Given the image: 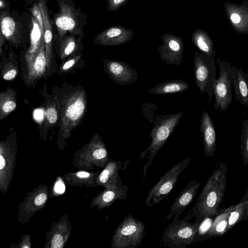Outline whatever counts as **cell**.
Masks as SVG:
<instances>
[{"instance_id": "cell-4", "label": "cell", "mask_w": 248, "mask_h": 248, "mask_svg": "<svg viewBox=\"0 0 248 248\" xmlns=\"http://www.w3.org/2000/svg\"><path fill=\"white\" fill-rule=\"evenodd\" d=\"M0 31L6 41L15 47H24L30 41L31 14L10 11L9 7L0 10Z\"/></svg>"}, {"instance_id": "cell-24", "label": "cell", "mask_w": 248, "mask_h": 248, "mask_svg": "<svg viewBox=\"0 0 248 248\" xmlns=\"http://www.w3.org/2000/svg\"><path fill=\"white\" fill-rule=\"evenodd\" d=\"M0 77L5 81H11L15 79L18 73L17 57L12 49L9 52L8 57H0Z\"/></svg>"}, {"instance_id": "cell-23", "label": "cell", "mask_w": 248, "mask_h": 248, "mask_svg": "<svg viewBox=\"0 0 248 248\" xmlns=\"http://www.w3.org/2000/svg\"><path fill=\"white\" fill-rule=\"evenodd\" d=\"M189 87L188 83L182 79H174L158 83L151 88L149 92L155 95L181 93Z\"/></svg>"}, {"instance_id": "cell-22", "label": "cell", "mask_w": 248, "mask_h": 248, "mask_svg": "<svg viewBox=\"0 0 248 248\" xmlns=\"http://www.w3.org/2000/svg\"><path fill=\"white\" fill-rule=\"evenodd\" d=\"M233 207L234 205L231 206L216 216L206 232L205 236H207V238L220 236L227 232L229 217Z\"/></svg>"}, {"instance_id": "cell-1", "label": "cell", "mask_w": 248, "mask_h": 248, "mask_svg": "<svg viewBox=\"0 0 248 248\" xmlns=\"http://www.w3.org/2000/svg\"><path fill=\"white\" fill-rule=\"evenodd\" d=\"M227 171L226 164L220 162L208 179L191 210V217H195V222L201 224L204 220L219 214L218 207L226 191Z\"/></svg>"}, {"instance_id": "cell-14", "label": "cell", "mask_w": 248, "mask_h": 248, "mask_svg": "<svg viewBox=\"0 0 248 248\" xmlns=\"http://www.w3.org/2000/svg\"><path fill=\"white\" fill-rule=\"evenodd\" d=\"M26 64V72L22 76V79L27 86L33 87L42 78H47L45 44L35 57Z\"/></svg>"}, {"instance_id": "cell-32", "label": "cell", "mask_w": 248, "mask_h": 248, "mask_svg": "<svg viewBox=\"0 0 248 248\" xmlns=\"http://www.w3.org/2000/svg\"><path fill=\"white\" fill-rule=\"evenodd\" d=\"M63 244V238L61 235L56 234L52 240L51 247L53 248H61Z\"/></svg>"}, {"instance_id": "cell-10", "label": "cell", "mask_w": 248, "mask_h": 248, "mask_svg": "<svg viewBox=\"0 0 248 248\" xmlns=\"http://www.w3.org/2000/svg\"><path fill=\"white\" fill-rule=\"evenodd\" d=\"M190 158H185L168 170L151 189L145 200L144 206L150 207L159 203L173 189L178 176L189 164Z\"/></svg>"}, {"instance_id": "cell-12", "label": "cell", "mask_w": 248, "mask_h": 248, "mask_svg": "<svg viewBox=\"0 0 248 248\" xmlns=\"http://www.w3.org/2000/svg\"><path fill=\"white\" fill-rule=\"evenodd\" d=\"M42 15L44 43L46 60L47 77H51L57 72V63L53 50V22L50 18L46 0H38Z\"/></svg>"}, {"instance_id": "cell-13", "label": "cell", "mask_w": 248, "mask_h": 248, "mask_svg": "<svg viewBox=\"0 0 248 248\" xmlns=\"http://www.w3.org/2000/svg\"><path fill=\"white\" fill-rule=\"evenodd\" d=\"M104 70L113 82L120 85H129L137 81L138 74L129 63L116 60H102Z\"/></svg>"}, {"instance_id": "cell-26", "label": "cell", "mask_w": 248, "mask_h": 248, "mask_svg": "<svg viewBox=\"0 0 248 248\" xmlns=\"http://www.w3.org/2000/svg\"><path fill=\"white\" fill-rule=\"evenodd\" d=\"M248 206V192L247 191L243 199L234 207L231 211L228 219L227 232L238 222L243 219Z\"/></svg>"}, {"instance_id": "cell-39", "label": "cell", "mask_w": 248, "mask_h": 248, "mask_svg": "<svg viewBox=\"0 0 248 248\" xmlns=\"http://www.w3.org/2000/svg\"><path fill=\"white\" fill-rule=\"evenodd\" d=\"M124 0H112V2L114 4H118L122 3V2H123Z\"/></svg>"}, {"instance_id": "cell-18", "label": "cell", "mask_w": 248, "mask_h": 248, "mask_svg": "<svg viewBox=\"0 0 248 248\" xmlns=\"http://www.w3.org/2000/svg\"><path fill=\"white\" fill-rule=\"evenodd\" d=\"M82 38L73 34H66L59 44L58 55L63 61L80 53L84 48Z\"/></svg>"}, {"instance_id": "cell-27", "label": "cell", "mask_w": 248, "mask_h": 248, "mask_svg": "<svg viewBox=\"0 0 248 248\" xmlns=\"http://www.w3.org/2000/svg\"><path fill=\"white\" fill-rule=\"evenodd\" d=\"M194 44L202 53L214 57L216 51L209 38L204 35H199L194 39Z\"/></svg>"}, {"instance_id": "cell-17", "label": "cell", "mask_w": 248, "mask_h": 248, "mask_svg": "<svg viewBox=\"0 0 248 248\" xmlns=\"http://www.w3.org/2000/svg\"><path fill=\"white\" fill-rule=\"evenodd\" d=\"M232 86L235 98L241 104L248 108V70L237 68L232 65Z\"/></svg>"}, {"instance_id": "cell-19", "label": "cell", "mask_w": 248, "mask_h": 248, "mask_svg": "<svg viewBox=\"0 0 248 248\" xmlns=\"http://www.w3.org/2000/svg\"><path fill=\"white\" fill-rule=\"evenodd\" d=\"M160 57L168 64L180 66L182 62L183 47L182 44L171 39L159 49Z\"/></svg>"}, {"instance_id": "cell-31", "label": "cell", "mask_w": 248, "mask_h": 248, "mask_svg": "<svg viewBox=\"0 0 248 248\" xmlns=\"http://www.w3.org/2000/svg\"><path fill=\"white\" fill-rule=\"evenodd\" d=\"M242 14H240L238 10H233L230 13V19L233 24L237 27L240 28L241 26Z\"/></svg>"}, {"instance_id": "cell-36", "label": "cell", "mask_w": 248, "mask_h": 248, "mask_svg": "<svg viewBox=\"0 0 248 248\" xmlns=\"http://www.w3.org/2000/svg\"><path fill=\"white\" fill-rule=\"evenodd\" d=\"M77 176L81 178H85L89 176L90 174L85 171H79L77 173Z\"/></svg>"}, {"instance_id": "cell-35", "label": "cell", "mask_w": 248, "mask_h": 248, "mask_svg": "<svg viewBox=\"0 0 248 248\" xmlns=\"http://www.w3.org/2000/svg\"><path fill=\"white\" fill-rule=\"evenodd\" d=\"M9 7L8 4L7 3L6 0H0V10L4 9Z\"/></svg>"}, {"instance_id": "cell-30", "label": "cell", "mask_w": 248, "mask_h": 248, "mask_svg": "<svg viewBox=\"0 0 248 248\" xmlns=\"http://www.w3.org/2000/svg\"><path fill=\"white\" fill-rule=\"evenodd\" d=\"M93 155L94 158L97 160H106L108 156L107 151L102 142L93 151Z\"/></svg>"}, {"instance_id": "cell-2", "label": "cell", "mask_w": 248, "mask_h": 248, "mask_svg": "<svg viewBox=\"0 0 248 248\" xmlns=\"http://www.w3.org/2000/svg\"><path fill=\"white\" fill-rule=\"evenodd\" d=\"M65 88L60 95L53 94L59 107V133L62 137L70 135L81 124L87 108V93L82 87Z\"/></svg>"}, {"instance_id": "cell-25", "label": "cell", "mask_w": 248, "mask_h": 248, "mask_svg": "<svg viewBox=\"0 0 248 248\" xmlns=\"http://www.w3.org/2000/svg\"><path fill=\"white\" fill-rule=\"evenodd\" d=\"M17 92L9 88L0 93V121L14 111L17 106Z\"/></svg>"}, {"instance_id": "cell-37", "label": "cell", "mask_w": 248, "mask_h": 248, "mask_svg": "<svg viewBox=\"0 0 248 248\" xmlns=\"http://www.w3.org/2000/svg\"><path fill=\"white\" fill-rule=\"evenodd\" d=\"M5 165V161L3 156L2 155H0V170H2Z\"/></svg>"}, {"instance_id": "cell-28", "label": "cell", "mask_w": 248, "mask_h": 248, "mask_svg": "<svg viewBox=\"0 0 248 248\" xmlns=\"http://www.w3.org/2000/svg\"><path fill=\"white\" fill-rule=\"evenodd\" d=\"M240 142L243 166L246 167L248 164V119L242 123V133Z\"/></svg>"}, {"instance_id": "cell-15", "label": "cell", "mask_w": 248, "mask_h": 248, "mask_svg": "<svg viewBox=\"0 0 248 248\" xmlns=\"http://www.w3.org/2000/svg\"><path fill=\"white\" fill-rule=\"evenodd\" d=\"M200 184L197 179H193L188 183L170 208V212L166 216V219L172 218V221H174L179 218L183 212L195 197Z\"/></svg>"}, {"instance_id": "cell-7", "label": "cell", "mask_w": 248, "mask_h": 248, "mask_svg": "<svg viewBox=\"0 0 248 248\" xmlns=\"http://www.w3.org/2000/svg\"><path fill=\"white\" fill-rule=\"evenodd\" d=\"M144 223L131 214L125 217L117 227L111 246L114 248H135L142 244L145 234Z\"/></svg>"}, {"instance_id": "cell-29", "label": "cell", "mask_w": 248, "mask_h": 248, "mask_svg": "<svg viewBox=\"0 0 248 248\" xmlns=\"http://www.w3.org/2000/svg\"><path fill=\"white\" fill-rule=\"evenodd\" d=\"M82 54L80 53L63 61L58 71L60 74L66 73L74 69L78 63L81 61Z\"/></svg>"}, {"instance_id": "cell-34", "label": "cell", "mask_w": 248, "mask_h": 248, "mask_svg": "<svg viewBox=\"0 0 248 248\" xmlns=\"http://www.w3.org/2000/svg\"><path fill=\"white\" fill-rule=\"evenodd\" d=\"M54 190L58 193H63L65 191V186L63 183L61 181L57 182L55 185Z\"/></svg>"}, {"instance_id": "cell-9", "label": "cell", "mask_w": 248, "mask_h": 248, "mask_svg": "<svg viewBox=\"0 0 248 248\" xmlns=\"http://www.w3.org/2000/svg\"><path fill=\"white\" fill-rule=\"evenodd\" d=\"M219 65V77L216 79L213 86L215 97L214 109L219 108L226 111L229 108L232 101V69L230 62H226L217 58Z\"/></svg>"}, {"instance_id": "cell-16", "label": "cell", "mask_w": 248, "mask_h": 248, "mask_svg": "<svg viewBox=\"0 0 248 248\" xmlns=\"http://www.w3.org/2000/svg\"><path fill=\"white\" fill-rule=\"evenodd\" d=\"M200 130L202 137L204 155L206 157H212L217 147L216 134L213 121L207 111H202Z\"/></svg>"}, {"instance_id": "cell-20", "label": "cell", "mask_w": 248, "mask_h": 248, "mask_svg": "<svg viewBox=\"0 0 248 248\" xmlns=\"http://www.w3.org/2000/svg\"><path fill=\"white\" fill-rule=\"evenodd\" d=\"M45 115L40 125L43 133L47 132L59 124V111L56 99L54 95L49 99H46Z\"/></svg>"}, {"instance_id": "cell-38", "label": "cell", "mask_w": 248, "mask_h": 248, "mask_svg": "<svg viewBox=\"0 0 248 248\" xmlns=\"http://www.w3.org/2000/svg\"><path fill=\"white\" fill-rule=\"evenodd\" d=\"M247 191L248 192V189ZM243 220H247L248 221V206L247 207V209L246 210L245 214L243 218Z\"/></svg>"}, {"instance_id": "cell-11", "label": "cell", "mask_w": 248, "mask_h": 248, "mask_svg": "<svg viewBox=\"0 0 248 248\" xmlns=\"http://www.w3.org/2000/svg\"><path fill=\"white\" fill-rule=\"evenodd\" d=\"M31 14L30 45L26 50L24 56L26 63L35 57L45 44L43 17L38 3L35 2L32 5Z\"/></svg>"}, {"instance_id": "cell-40", "label": "cell", "mask_w": 248, "mask_h": 248, "mask_svg": "<svg viewBox=\"0 0 248 248\" xmlns=\"http://www.w3.org/2000/svg\"><path fill=\"white\" fill-rule=\"evenodd\" d=\"M26 2L28 5H31L32 4L34 0H22Z\"/></svg>"}, {"instance_id": "cell-5", "label": "cell", "mask_w": 248, "mask_h": 248, "mask_svg": "<svg viewBox=\"0 0 248 248\" xmlns=\"http://www.w3.org/2000/svg\"><path fill=\"white\" fill-rule=\"evenodd\" d=\"M183 112L169 114L162 119L152 129L149 136L152 138L151 142L147 148L140 154V159H143L149 153L148 160L143 166V182L147 169L152 165L153 159L162 148L167 140L178 125Z\"/></svg>"}, {"instance_id": "cell-21", "label": "cell", "mask_w": 248, "mask_h": 248, "mask_svg": "<svg viewBox=\"0 0 248 248\" xmlns=\"http://www.w3.org/2000/svg\"><path fill=\"white\" fill-rule=\"evenodd\" d=\"M128 161L129 160L124 162L115 161L110 162L100 173L99 177V181L103 184H108L109 186L122 182L118 172L120 170H122L126 169Z\"/></svg>"}, {"instance_id": "cell-6", "label": "cell", "mask_w": 248, "mask_h": 248, "mask_svg": "<svg viewBox=\"0 0 248 248\" xmlns=\"http://www.w3.org/2000/svg\"><path fill=\"white\" fill-rule=\"evenodd\" d=\"M190 210L182 219H177L170 223L165 230L162 242L170 248H185L196 240V235L201 224L189 221Z\"/></svg>"}, {"instance_id": "cell-8", "label": "cell", "mask_w": 248, "mask_h": 248, "mask_svg": "<svg viewBox=\"0 0 248 248\" xmlns=\"http://www.w3.org/2000/svg\"><path fill=\"white\" fill-rule=\"evenodd\" d=\"M194 73L197 87L202 94L207 93L208 102L210 103L216 79L214 57L196 51L194 54Z\"/></svg>"}, {"instance_id": "cell-33", "label": "cell", "mask_w": 248, "mask_h": 248, "mask_svg": "<svg viewBox=\"0 0 248 248\" xmlns=\"http://www.w3.org/2000/svg\"><path fill=\"white\" fill-rule=\"evenodd\" d=\"M47 199V196L45 193H41L37 195L35 200L34 203L36 205H41L45 203Z\"/></svg>"}, {"instance_id": "cell-3", "label": "cell", "mask_w": 248, "mask_h": 248, "mask_svg": "<svg viewBox=\"0 0 248 248\" xmlns=\"http://www.w3.org/2000/svg\"><path fill=\"white\" fill-rule=\"evenodd\" d=\"M56 0L59 11L53 14L52 20L56 29L57 42L59 44L67 34L84 37L83 28L87 24V17L81 8H77L73 0Z\"/></svg>"}]
</instances>
